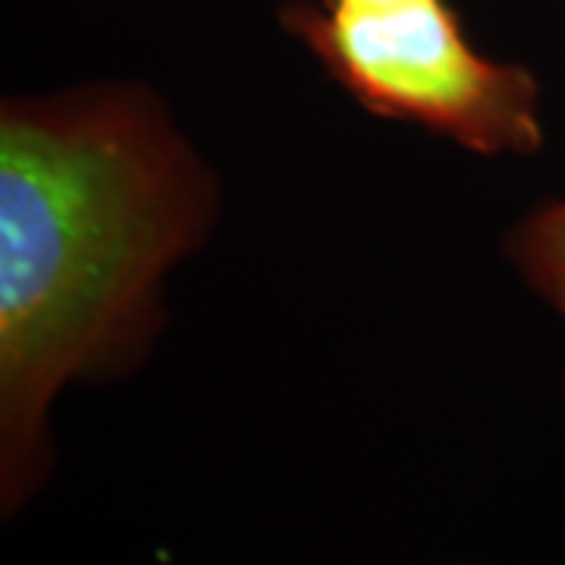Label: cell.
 <instances>
[{"mask_svg":"<svg viewBox=\"0 0 565 565\" xmlns=\"http://www.w3.org/2000/svg\"><path fill=\"white\" fill-rule=\"evenodd\" d=\"M221 214L214 170L139 82H88L0 110V462L17 505L47 465L66 386L136 364L163 282Z\"/></svg>","mask_w":565,"mask_h":565,"instance_id":"obj_1","label":"cell"},{"mask_svg":"<svg viewBox=\"0 0 565 565\" xmlns=\"http://www.w3.org/2000/svg\"><path fill=\"white\" fill-rule=\"evenodd\" d=\"M280 25L377 117L415 122L481 158H531L544 145L534 73L478 51L449 0L396 10L286 0Z\"/></svg>","mask_w":565,"mask_h":565,"instance_id":"obj_2","label":"cell"},{"mask_svg":"<svg viewBox=\"0 0 565 565\" xmlns=\"http://www.w3.org/2000/svg\"><path fill=\"white\" fill-rule=\"evenodd\" d=\"M509 262L565 321V199L531 211L509 233Z\"/></svg>","mask_w":565,"mask_h":565,"instance_id":"obj_3","label":"cell"},{"mask_svg":"<svg viewBox=\"0 0 565 565\" xmlns=\"http://www.w3.org/2000/svg\"><path fill=\"white\" fill-rule=\"evenodd\" d=\"M323 7H340V10H396L422 0H318Z\"/></svg>","mask_w":565,"mask_h":565,"instance_id":"obj_4","label":"cell"}]
</instances>
